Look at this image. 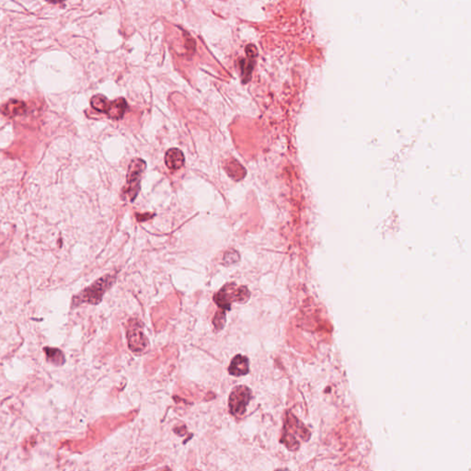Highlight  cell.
<instances>
[{
    "label": "cell",
    "mask_w": 471,
    "mask_h": 471,
    "mask_svg": "<svg viewBox=\"0 0 471 471\" xmlns=\"http://www.w3.org/2000/svg\"><path fill=\"white\" fill-rule=\"evenodd\" d=\"M146 163L142 158H134L131 160L127 169L126 183L122 192V198L125 201L134 203L141 191L142 178L145 174Z\"/></svg>",
    "instance_id": "cell-1"
},
{
    "label": "cell",
    "mask_w": 471,
    "mask_h": 471,
    "mask_svg": "<svg viewBox=\"0 0 471 471\" xmlns=\"http://www.w3.org/2000/svg\"><path fill=\"white\" fill-rule=\"evenodd\" d=\"M250 298L249 288L245 286H237L235 282H228L215 294L214 301L217 307L225 311L231 309L233 303H247Z\"/></svg>",
    "instance_id": "cell-2"
},
{
    "label": "cell",
    "mask_w": 471,
    "mask_h": 471,
    "mask_svg": "<svg viewBox=\"0 0 471 471\" xmlns=\"http://www.w3.org/2000/svg\"><path fill=\"white\" fill-rule=\"evenodd\" d=\"M115 280L116 276L114 274H107L98 279L90 287H87L73 298V306H78L83 303L92 305L101 303L104 294L113 287Z\"/></svg>",
    "instance_id": "cell-3"
},
{
    "label": "cell",
    "mask_w": 471,
    "mask_h": 471,
    "mask_svg": "<svg viewBox=\"0 0 471 471\" xmlns=\"http://www.w3.org/2000/svg\"><path fill=\"white\" fill-rule=\"evenodd\" d=\"M251 398L252 393L248 387L238 386L234 388L228 400V406L231 414L237 417L244 415Z\"/></svg>",
    "instance_id": "cell-4"
},
{
    "label": "cell",
    "mask_w": 471,
    "mask_h": 471,
    "mask_svg": "<svg viewBox=\"0 0 471 471\" xmlns=\"http://www.w3.org/2000/svg\"><path fill=\"white\" fill-rule=\"evenodd\" d=\"M299 423L297 418L288 413V418L285 425V432L282 434V443L286 444L290 450H296L298 447V441L295 437L296 434H298L301 438L303 437V428L298 427Z\"/></svg>",
    "instance_id": "cell-5"
},
{
    "label": "cell",
    "mask_w": 471,
    "mask_h": 471,
    "mask_svg": "<svg viewBox=\"0 0 471 471\" xmlns=\"http://www.w3.org/2000/svg\"><path fill=\"white\" fill-rule=\"evenodd\" d=\"M141 328V325H136L127 332L128 346L132 352H144L149 345L148 339L142 331Z\"/></svg>",
    "instance_id": "cell-6"
},
{
    "label": "cell",
    "mask_w": 471,
    "mask_h": 471,
    "mask_svg": "<svg viewBox=\"0 0 471 471\" xmlns=\"http://www.w3.org/2000/svg\"><path fill=\"white\" fill-rule=\"evenodd\" d=\"M246 53L248 55V59L241 60L239 62L240 68H241V77L243 83H248L251 78V74L254 68L255 58L257 56V49L254 45L249 44L246 47Z\"/></svg>",
    "instance_id": "cell-7"
},
{
    "label": "cell",
    "mask_w": 471,
    "mask_h": 471,
    "mask_svg": "<svg viewBox=\"0 0 471 471\" xmlns=\"http://www.w3.org/2000/svg\"><path fill=\"white\" fill-rule=\"evenodd\" d=\"M128 108L127 103L124 98H119L114 102H109L106 105L104 113L108 115L111 119H123L126 110Z\"/></svg>",
    "instance_id": "cell-8"
},
{
    "label": "cell",
    "mask_w": 471,
    "mask_h": 471,
    "mask_svg": "<svg viewBox=\"0 0 471 471\" xmlns=\"http://www.w3.org/2000/svg\"><path fill=\"white\" fill-rule=\"evenodd\" d=\"M249 361L247 356L238 354L232 359L228 367V373L234 376H241L249 374Z\"/></svg>",
    "instance_id": "cell-9"
},
{
    "label": "cell",
    "mask_w": 471,
    "mask_h": 471,
    "mask_svg": "<svg viewBox=\"0 0 471 471\" xmlns=\"http://www.w3.org/2000/svg\"><path fill=\"white\" fill-rule=\"evenodd\" d=\"M185 157L179 148H170L165 154V164L171 170H178L184 166Z\"/></svg>",
    "instance_id": "cell-10"
},
{
    "label": "cell",
    "mask_w": 471,
    "mask_h": 471,
    "mask_svg": "<svg viewBox=\"0 0 471 471\" xmlns=\"http://www.w3.org/2000/svg\"><path fill=\"white\" fill-rule=\"evenodd\" d=\"M224 168L228 176L235 181L242 180L247 175L246 168L235 158L228 159L225 163Z\"/></svg>",
    "instance_id": "cell-11"
},
{
    "label": "cell",
    "mask_w": 471,
    "mask_h": 471,
    "mask_svg": "<svg viewBox=\"0 0 471 471\" xmlns=\"http://www.w3.org/2000/svg\"><path fill=\"white\" fill-rule=\"evenodd\" d=\"M45 354H46V359L48 360L50 363H53L54 365H63L65 362V355L62 351L56 348H51V347H45L44 349Z\"/></svg>",
    "instance_id": "cell-12"
},
{
    "label": "cell",
    "mask_w": 471,
    "mask_h": 471,
    "mask_svg": "<svg viewBox=\"0 0 471 471\" xmlns=\"http://www.w3.org/2000/svg\"><path fill=\"white\" fill-rule=\"evenodd\" d=\"M6 111H2L6 115H9V114H13V115H16L18 114H22L23 110L25 109V104L22 102L19 101H11L10 103H7L5 106Z\"/></svg>",
    "instance_id": "cell-13"
},
{
    "label": "cell",
    "mask_w": 471,
    "mask_h": 471,
    "mask_svg": "<svg viewBox=\"0 0 471 471\" xmlns=\"http://www.w3.org/2000/svg\"><path fill=\"white\" fill-rule=\"evenodd\" d=\"M226 322H227L226 311L223 310V309H219V310H218L217 313H216V315H215L214 320H213V324H214L215 329L217 330H223L224 327L226 325Z\"/></svg>",
    "instance_id": "cell-14"
},
{
    "label": "cell",
    "mask_w": 471,
    "mask_h": 471,
    "mask_svg": "<svg viewBox=\"0 0 471 471\" xmlns=\"http://www.w3.org/2000/svg\"><path fill=\"white\" fill-rule=\"evenodd\" d=\"M239 259H240V257H239L238 251H236L235 249H229L224 255L223 261H224L225 265L228 266L238 262Z\"/></svg>",
    "instance_id": "cell-15"
},
{
    "label": "cell",
    "mask_w": 471,
    "mask_h": 471,
    "mask_svg": "<svg viewBox=\"0 0 471 471\" xmlns=\"http://www.w3.org/2000/svg\"><path fill=\"white\" fill-rule=\"evenodd\" d=\"M46 1H48V2L52 3V4H58V3L64 2L65 0H46Z\"/></svg>",
    "instance_id": "cell-16"
}]
</instances>
